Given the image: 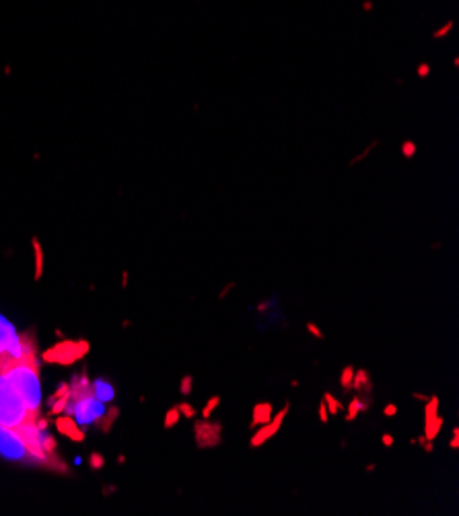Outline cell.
Instances as JSON below:
<instances>
[{
  "mask_svg": "<svg viewBox=\"0 0 459 516\" xmlns=\"http://www.w3.org/2000/svg\"><path fill=\"white\" fill-rule=\"evenodd\" d=\"M6 381L12 385V389L19 393V397L25 401V405L29 407L35 418L39 416V401H41V389H39V364L37 358H25L14 362L12 366L0 370Z\"/></svg>",
  "mask_w": 459,
  "mask_h": 516,
  "instance_id": "6da1fadb",
  "label": "cell"
},
{
  "mask_svg": "<svg viewBox=\"0 0 459 516\" xmlns=\"http://www.w3.org/2000/svg\"><path fill=\"white\" fill-rule=\"evenodd\" d=\"M31 356H35V345L31 338L19 336L6 319L0 317V370Z\"/></svg>",
  "mask_w": 459,
  "mask_h": 516,
  "instance_id": "7a4b0ae2",
  "label": "cell"
},
{
  "mask_svg": "<svg viewBox=\"0 0 459 516\" xmlns=\"http://www.w3.org/2000/svg\"><path fill=\"white\" fill-rule=\"evenodd\" d=\"M37 420L25 401L19 397V393L12 389V385L6 381V376L0 372V426L19 428L27 422Z\"/></svg>",
  "mask_w": 459,
  "mask_h": 516,
  "instance_id": "3957f363",
  "label": "cell"
},
{
  "mask_svg": "<svg viewBox=\"0 0 459 516\" xmlns=\"http://www.w3.org/2000/svg\"><path fill=\"white\" fill-rule=\"evenodd\" d=\"M0 457H4L12 463H23V465H39L33 452L29 450L25 438L21 436L19 428H8L0 426Z\"/></svg>",
  "mask_w": 459,
  "mask_h": 516,
  "instance_id": "277c9868",
  "label": "cell"
},
{
  "mask_svg": "<svg viewBox=\"0 0 459 516\" xmlns=\"http://www.w3.org/2000/svg\"><path fill=\"white\" fill-rule=\"evenodd\" d=\"M64 414L72 416L81 426H91V424H99L101 416L105 414V407L103 401H99L97 397L87 395L81 399H68Z\"/></svg>",
  "mask_w": 459,
  "mask_h": 516,
  "instance_id": "5b68a950",
  "label": "cell"
},
{
  "mask_svg": "<svg viewBox=\"0 0 459 516\" xmlns=\"http://www.w3.org/2000/svg\"><path fill=\"white\" fill-rule=\"evenodd\" d=\"M89 352V344L87 342H60L58 345H54L52 350H48L43 354L45 362H54V364H72L79 358H83Z\"/></svg>",
  "mask_w": 459,
  "mask_h": 516,
  "instance_id": "8992f818",
  "label": "cell"
},
{
  "mask_svg": "<svg viewBox=\"0 0 459 516\" xmlns=\"http://www.w3.org/2000/svg\"><path fill=\"white\" fill-rule=\"evenodd\" d=\"M196 444L200 448H210L221 442V424H212L208 420L196 422Z\"/></svg>",
  "mask_w": 459,
  "mask_h": 516,
  "instance_id": "52a82bcc",
  "label": "cell"
},
{
  "mask_svg": "<svg viewBox=\"0 0 459 516\" xmlns=\"http://www.w3.org/2000/svg\"><path fill=\"white\" fill-rule=\"evenodd\" d=\"M288 409H290V403H286L276 416H272V422L264 424L262 430H257V432L251 436V442H249V444H251L253 448H255V446H262V444L266 442V440H270L274 434H276V432L280 430L282 422H284V418H286V414H288Z\"/></svg>",
  "mask_w": 459,
  "mask_h": 516,
  "instance_id": "ba28073f",
  "label": "cell"
},
{
  "mask_svg": "<svg viewBox=\"0 0 459 516\" xmlns=\"http://www.w3.org/2000/svg\"><path fill=\"white\" fill-rule=\"evenodd\" d=\"M56 428H58V432L62 436H68L70 440H74V442H83V440H85V430H81L79 426H76V422H74L72 416L56 418Z\"/></svg>",
  "mask_w": 459,
  "mask_h": 516,
  "instance_id": "9c48e42d",
  "label": "cell"
},
{
  "mask_svg": "<svg viewBox=\"0 0 459 516\" xmlns=\"http://www.w3.org/2000/svg\"><path fill=\"white\" fill-rule=\"evenodd\" d=\"M272 405L270 403H257L253 405V418H251V428L264 426V424L272 422Z\"/></svg>",
  "mask_w": 459,
  "mask_h": 516,
  "instance_id": "30bf717a",
  "label": "cell"
},
{
  "mask_svg": "<svg viewBox=\"0 0 459 516\" xmlns=\"http://www.w3.org/2000/svg\"><path fill=\"white\" fill-rule=\"evenodd\" d=\"M91 391H93V397H97L99 401H112L114 399V387L103 381V378H97V381L91 383Z\"/></svg>",
  "mask_w": 459,
  "mask_h": 516,
  "instance_id": "8fae6325",
  "label": "cell"
},
{
  "mask_svg": "<svg viewBox=\"0 0 459 516\" xmlns=\"http://www.w3.org/2000/svg\"><path fill=\"white\" fill-rule=\"evenodd\" d=\"M366 409V403L360 399V397H352V401H350V405H348V414H346V422H352L360 412H364Z\"/></svg>",
  "mask_w": 459,
  "mask_h": 516,
  "instance_id": "7c38bea8",
  "label": "cell"
},
{
  "mask_svg": "<svg viewBox=\"0 0 459 516\" xmlns=\"http://www.w3.org/2000/svg\"><path fill=\"white\" fill-rule=\"evenodd\" d=\"M31 243H33V251H35V274H33V278L39 280L41 274H43V251H41V245H39L37 239H33Z\"/></svg>",
  "mask_w": 459,
  "mask_h": 516,
  "instance_id": "4fadbf2b",
  "label": "cell"
},
{
  "mask_svg": "<svg viewBox=\"0 0 459 516\" xmlns=\"http://www.w3.org/2000/svg\"><path fill=\"white\" fill-rule=\"evenodd\" d=\"M362 387H366V391L371 389V383H369V372H366V370H354L352 389H354V391H362Z\"/></svg>",
  "mask_w": 459,
  "mask_h": 516,
  "instance_id": "5bb4252c",
  "label": "cell"
},
{
  "mask_svg": "<svg viewBox=\"0 0 459 516\" xmlns=\"http://www.w3.org/2000/svg\"><path fill=\"white\" fill-rule=\"evenodd\" d=\"M117 416H119V409H117V407H110V409H107V412L101 416L99 428H101L103 432H107V430H110V426H112V422H114Z\"/></svg>",
  "mask_w": 459,
  "mask_h": 516,
  "instance_id": "9a60e30c",
  "label": "cell"
},
{
  "mask_svg": "<svg viewBox=\"0 0 459 516\" xmlns=\"http://www.w3.org/2000/svg\"><path fill=\"white\" fill-rule=\"evenodd\" d=\"M352 378H354V366L352 364H348V366L342 368V374H340V385L344 391L352 389Z\"/></svg>",
  "mask_w": 459,
  "mask_h": 516,
  "instance_id": "2e32d148",
  "label": "cell"
},
{
  "mask_svg": "<svg viewBox=\"0 0 459 516\" xmlns=\"http://www.w3.org/2000/svg\"><path fill=\"white\" fill-rule=\"evenodd\" d=\"M324 403L328 407V414H332V416H336L342 409V403L336 397H332V393H326V395H324Z\"/></svg>",
  "mask_w": 459,
  "mask_h": 516,
  "instance_id": "e0dca14e",
  "label": "cell"
},
{
  "mask_svg": "<svg viewBox=\"0 0 459 516\" xmlns=\"http://www.w3.org/2000/svg\"><path fill=\"white\" fill-rule=\"evenodd\" d=\"M219 405H221V397H219V395H212V397L208 399L206 407L202 409V418H204V420H208V418L212 416V412H214V409H217Z\"/></svg>",
  "mask_w": 459,
  "mask_h": 516,
  "instance_id": "ac0fdd59",
  "label": "cell"
},
{
  "mask_svg": "<svg viewBox=\"0 0 459 516\" xmlns=\"http://www.w3.org/2000/svg\"><path fill=\"white\" fill-rule=\"evenodd\" d=\"M179 418H181V414H179V409L177 407H173V409H169V412L165 414V428H173L175 424L179 422Z\"/></svg>",
  "mask_w": 459,
  "mask_h": 516,
  "instance_id": "d6986e66",
  "label": "cell"
},
{
  "mask_svg": "<svg viewBox=\"0 0 459 516\" xmlns=\"http://www.w3.org/2000/svg\"><path fill=\"white\" fill-rule=\"evenodd\" d=\"M103 465H105L103 454H99V452H91V454H89V467H91V469L99 471V469H103Z\"/></svg>",
  "mask_w": 459,
  "mask_h": 516,
  "instance_id": "ffe728a7",
  "label": "cell"
},
{
  "mask_svg": "<svg viewBox=\"0 0 459 516\" xmlns=\"http://www.w3.org/2000/svg\"><path fill=\"white\" fill-rule=\"evenodd\" d=\"M192 389H194V378L190 374H186L181 378V383H179V393L186 397V395H190V393H192Z\"/></svg>",
  "mask_w": 459,
  "mask_h": 516,
  "instance_id": "44dd1931",
  "label": "cell"
},
{
  "mask_svg": "<svg viewBox=\"0 0 459 516\" xmlns=\"http://www.w3.org/2000/svg\"><path fill=\"white\" fill-rule=\"evenodd\" d=\"M177 409H179V414H183V418H190V420H192V418H196V409H194L190 403H186V401H183V403H179V405H177Z\"/></svg>",
  "mask_w": 459,
  "mask_h": 516,
  "instance_id": "7402d4cb",
  "label": "cell"
},
{
  "mask_svg": "<svg viewBox=\"0 0 459 516\" xmlns=\"http://www.w3.org/2000/svg\"><path fill=\"white\" fill-rule=\"evenodd\" d=\"M307 331L311 333V336H313V338H317V340H324V338H326V336H324V333H321V329H319V327H317L315 323H307Z\"/></svg>",
  "mask_w": 459,
  "mask_h": 516,
  "instance_id": "603a6c76",
  "label": "cell"
},
{
  "mask_svg": "<svg viewBox=\"0 0 459 516\" xmlns=\"http://www.w3.org/2000/svg\"><path fill=\"white\" fill-rule=\"evenodd\" d=\"M328 420H330L328 407H326V403H321V405H319V422H321V424H326Z\"/></svg>",
  "mask_w": 459,
  "mask_h": 516,
  "instance_id": "cb8c5ba5",
  "label": "cell"
},
{
  "mask_svg": "<svg viewBox=\"0 0 459 516\" xmlns=\"http://www.w3.org/2000/svg\"><path fill=\"white\" fill-rule=\"evenodd\" d=\"M383 414L387 416V418H393L395 414H397V405H393V403H389V405H385V409H383Z\"/></svg>",
  "mask_w": 459,
  "mask_h": 516,
  "instance_id": "d4e9b609",
  "label": "cell"
},
{
  "mask_svg": "<svg viewBox=\"0 0 459 516\" xmlns=\"http://www.w3.org/2000/svg\"><path fill=\"white\" fill-rule=\"evenodd\" d=\"M381 442H383V446H393V436L391 434H383V436H381Z\"/></svg>",
  "mask_w": 459,
  "mask_h": 516,
  "instance_id": "484cf974",
  "label": "cell"
},
{
  "mask_svg": "<svg viewBox=\"0 0 459 516\" xmlns=\"http://www.w3.org/2000/svg\"><path fill=\"white\" fill-rule=\"evenodd\" d=\"M449 444H451V448H459V436H453Z\"/></svg>",
  "mask_w": 459,
  "mask_h": 516,
  "instance_id": "4316f807",
  "label": "cell"
},
{
  "mask_svg": "<svg viewBox=\"0 0 459 516\" xmlns=\"http://www.w3.org/2000/svg\"><path fill=\"white\" fill-rule=\"evenodd\" d=\"M414 397L420 401H428V395H422V393H414Z\"/></svg>",
  "mask_w": 459,
  "mask_h": 516,
  "instance_id": "83f0119b",
  "label": "cell"
},
{
  "mask_svg": "<svg viewBox=\"0 0 459 516\" xmlns=\"http://www.w3.org/2000/svg\"><path fill=\"white\" fill-rule=\"evenodd\" d=\"M121 286H124V288L128 286V274H126V271H124V274H121Z\"/></svg>",
  "mask_w": 459,
  "mask_h": 516,
  "instance_id": "f1b7e54d",
  "label": "cell"
}]
</instances>
